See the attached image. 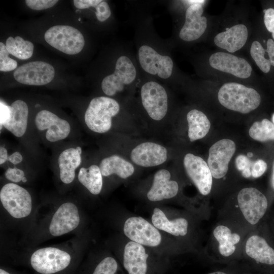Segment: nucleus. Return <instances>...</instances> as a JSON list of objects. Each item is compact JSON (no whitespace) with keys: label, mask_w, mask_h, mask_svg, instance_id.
Here are the masks:
<instances>
[{"label":"nucleus","mask_w":274,"mask_h":274,"mask_svg":"<svg viewBox=\"0 0 274 274\" xmlns=\"http://www.w3.org/2000/svg\"><path fill=\"white\" fill-rule=\"evenodd\" d=\"M247 156L248 157H251L252 156V154L251 153H249Z\"/></svg>","instance_id":"nucleus-50"},{"label":"nucleus","mask_w":274,"mask_h":274,"mask_svg":"<svg viewBox=\"0 0 274 274\" xmlns=\"http://www.w3.org/2000/svg\"><path fill=\"white\" fill-rule=\"evenodd\" d=\"M148 257L143 245L130 241L124 247L123 266L128 274H149Z\"/></svg>","instance_id":"nucleus-20"},{"label":"nucleus","mask_w":274,"mask_h":274,"mask_svg":"<svg viewBox=\"0 0 274 274\" xmlns=\"http://www.w3.org/2000/svg\"><path fill=\"white\" fill-rule=\"evenodd\" d=\"M35 121L39 130H46L45 137L50 142L64 140L71 132V126L67 121L48 110H43L39 112Z\"/></svg>","instance_id":"nucleus-15"},{"label":"nucleus","mask_w":274,"mask_h":274,"mask_svg":"<svg viewBox=\"0 0 274 274\" xmlns=\"http://www.w3.org/2000/svg\"><path fill=\"white\" fill-rule=\"evenodd\" d=\"M71 262L67 252L56 248L40 249L31 256V267L39 274H57L66 269Z\"/></svg>","instance_id":"nucleus-7"},{"label":"nucleus","mask_w":274,"mask_h":274,"mask_svg":"<svg viewBox=\"0 0 274 274\" xmlns=\"http://www.w3.org/2000/svg\"><path fill=\"white\" fill-rule=\"evenodd\" d=\"M10 113L8 119L2 125L17 137H21L25 134L27 127L28 108L23 100L18 99L11 106Z\"/></svg>","instance_id":"nucleus-23"},{"label":"nucleus","mask_w":274,"mask_h":274,"mask_svg":"<svg viewBox=\"0 0 274 274\" xmlns=\"http://www.w3.org/2000/svg\"><path fill=\"white\" fill-rule=\"evenodd\" d=\"M0 274H11V273H10V272L7 271L6 270L1 268L0 269Z\"/></svg>","instance_id":"nucleus-46"},{"label":"nucleus","mask_w":274,"mask_h":274,"mask_svg":"<svg viewBox=\"0 0 274 274\" xmlns=\"http://www.w3.org/2000/svg\"><path fill=\"white\" fill-rule=\"evenodd\" d=\"M95 8L96 9V17L100 22L105 21L111 15V11L109 5L105 1H101Z\"/></svg>","instance_id":"nucleus-36"},{"label":"nucleus","mask_w":274,"mask_h":274,"mask_svg":"<svg viewBox=\"0 0 274 274\" xmlns=\"http://www.w3.org/2000/svg\"><path fill=\"white\" fill-rule=\"evenodd\" d=\"M5 177L13 182L18 183L22 181L24 177V172L17 167H9L5 172Z\"/></svg>","instance_id":"nucleus-37"},{"label":"nucleus","mask_w":274,"mask_h":274,"mask_svg":"<svg viewBox=\"0 0 274 274\" xmlns=\"http://www.w3.org/2000/svg\"><path fill=\"white\" fill-rule=\"evenodd\" d=\"M183 165L187 175L199 192L203 195L209 194L213 176L208 163L201 157L188 153L184 157Z\"/></svg>","instance_id":"nucleus-13"},{"label":"nucleus","mask_w":274,"mask_h":274,"mask_svg":"<svg viewBox=\"0 0 274 274\" xmlns=\"http://www.w3.org/2000/svg\"><path fill=\"white\" fill-rule=\"evenodd\" d=\"M118 269L116 260L112 257H107L94 267L90 274H117Z\"/></svg>","instance_id":"nucleus-33"},{"label":"nucleus","mask_w":274,"mask_h":274,"mask_svg":"<svg viewBox=\"0 0 274 274\" xmlns=\"http://www.w3.org/2000/svg\"><path fill=\"white\" fill-rule=\"evenodd\" d=\"M6 45L0 42V71L9 72L14 70L17 66V61L9 57Z\"/></svg>","instance_id":"nucleus-34"},{"label":"nucleus","mask_w":274,"mask_h":274,"mask_svg":"<svg viewBox=\"0 0 274 274\" xmlns=\"http://www.w3.org/2000/svg\"><path fill=\"white\" fill-rule=\"evenodd\" d=\"M253 162L248 156L243 154L237 156L235 161L237 169L241 172L247 168L251 169Z\"/></svg>","instance_id":"nucleus-40"},{"label":"nucleus","mask_w":274,"mask_h":274,"mask_svg":"<svg viewBox=\"0 0 274 274\" xmlns=\"http://www.w3.org/2000/svg\"><path fill=\"white\" fill-rule=\"evenodd\" d=\"M79 222L77 207L72 202H65L59 207L53 215L49 231L53 236H60L75 229Z\"/></svg>","instance_id":"nucleus-17"},{"label":"nucleus","mask_w":274,"mask_h":274,"mask_svg":"<svg viewBox=\"0 0 274 274\" xmlns=\"http://www.w3.org/2000/svg\"><path fill=\"white\" fill-rule=\"evenodd\" d=\"M8 152L7 149L3 147H0V164L2 165L8 160Z\"/></svg>","instance_id":"nucleus-44"},{"label":"nucleus","mask_w":274,"mask_h":274,"mask_svg":"<svg viewBox=\"0 0 274 274\" xmlns=\"http://www.w3.org/2000/svg\"><path fill=\"white\" fill-rule=\"evenodd\" d=\"M104 177L116 175L122 179L131 177L135 173V165L124 156L113 154L102 158L99 164Z\"/></svg>","instance_id":"nucleus-21"},{"label":"nucleus","mask_w":274,"mask_h":274,"mask_svg":"<svg viewBox=\"0 0 274 274\" xmlns=\"http://www.w3.org/2000/svg\"><path fill=\"white\" fill-rule=\"evenodd\" d=\"M138 57L141 67L147 73L164 79L172 75L174 63L169 56L160 54L151 46L144 45L140 47Z\"/></svg>","instance_id":"nucleus-11"},{"label":"nucleus","mask_w":274,"mask_h":274,"mask_svg":"<svg viewBox=\"0 0 274 274\" xmlns=\"http://www.w3.org/2000/svg\"><path fill=\"white\" fill-rule=\"evenodd\" d=\"M209 274H227V273L222 271H215V272L210 273Z\"/></svg>","instance_id":"nucleus-48"},{"label":"nucleus","mask_w":274,"mask_h":274,"mask_svg":"<svg viewBox=\"0 0 274 274\" xmlns=\"http://www.w3.org/2000/svg\"><path fill=\"white\" fill-rule=\"evenodd\" d=\"M21 181H22L23 183H25L27 181V179L25 177H24Z\"/></svg>","instance_id":"nucleus-49"},{"label":"nucleus","mask_w":274,"mask_h":274,"mask_svg":"<svg viewBox=\"0 0 274 274\" xmlns=\"http://www.w3.org/2000/svg\"><path fill=\"white\" fill-rule=\"evenodd\" d=\"M247 38V27L244 24H237L217 34L214 43L219 48L233 53L244 46Z\"/></svg>","instance_id":"nucleus-22"},{"label":"nucleus","mask_w":274,"mask_h":274,"mask_svg":"<svg viewBox=\"0 0 274 274\" xmlns=\"http://www.w3.org/2000/svg\"><path fill=\"white\" fill-rule=\"evenodd\" d=\"M1 125H2L9 118L10 108V106L5 105L1 101Z\"/></svg>","instance_id":"nucleus-42"},{"label":"nucleus","mask_w":274,"mask_h":274,"mask_svg":"<svg viewBox=\"0 0 274 274\" xmlns=\"http://www.w3.org/2000/svg\"><path fill=\"white\" fill-rule=\"evenodd\" d=\"M136 77V70L130 59L122 55L117 60L114 72L102 80L101 88L103 92L111 97L123 92L126 87L133 83Z\"/></svg>","instance_id":"nucleus-6"},{"label":"nucleus","mask_w":274,"mask_h":274,"mask_svg":"<svg viewBox=\"0 0 274 274\" xmlns=\"http://www.w3.org/2000/svg\"><path fill=\"white\" fill-rule=\"evenodd\" d=\"M82 149L70 148L63 150L58 159L59 168V177L61 181L65 184L72 183L75 177V170L81 163Z\"/></svg>","instance_id":"nucleus-24"},{"label":"nucleus","mask_w":274,"mask_h":274,"mask_svg":"<svg viewBox=\"0 0 274 274\" xmlns=\"http://www.w3.org/2000/svg\"><path fill=\"white\" fill-rule=\"evenodd\" d=\"M271 185L272 187L274 188V164H273V173L271 178Z\"/></svg>","instance_id":"nucleus-47"},{"label":"nucleus","mask_w":274,"mask_h":274,"mask_svg":"<svg viewBox=\"0 0 274 274\" xmlns=\"http://www.w3.org/2000/svg\"><path fill=\"white\" fill-rule=\"evenodd\" d=\"M79 181L92 194H99L103 185L102 175L100 168L96 164L81 167L79 172Z\"/></svg>","instance_id":"nucleus-29"},{"label":"nucleus","mask_w":274,"mask_h":274,"mask_svg":"<svg viewBox=\"0 0 274 274\" xmlns=\"http://www.w3.org/2000/svg\"><path fill=\"white\" fill-rule=\"evenodd\" d=\"M210 65L220 71L230 74L240 78H248L252 67L245 59L223 52L215 53L209 58Z\"/></svg>","instance_id":"nucleus-16"},{"label":"nucleus","mask_w":274,"mask_h":274,"mask_svg":"<svg viewBox=\"0 0 274 274\" xmlns=\"http://www.w3.org/2000/svg\"><path fill=\"white\" fill-rule=\"evenodd\" d=\"M0 199L4 208L14 218H24L31 212V196L25 189L18 185H5L0 191Z\"/></svg>","instance_id":"nucleus-8"},{"label":"nucleus","mask_w":274,"mask_h":274,"mask_svg":"<svg viewBox=\"0 0 274 274\" xmlns=\"http://www.w3.org/2000/svg\"><path fill=\"white\" fill-rule=\"evenodd\" d=\"M272 121L273 122V123L274 124V113L272 114Z\"/></svg>","instance_id":"nucleus-51"},{"label":"nucleus","mask_w":274,"mask_h":274,"mask_svg":"<svg viewBox=\"0 0 274 274\" xmlns=\"http://www.w3.org/2000/svg\"><path fill=\"white\" fill-rule=\"evenodd\" d=\"M121 106L115 99L107 96L92 98L84 114L87 127L97 133L109 132L113 127V119L120 113Z\"/></svg>","instance_id":"nucleus-1"},{"label":"nucleus","mask_w":274,"mask_h":274,"mask_svg":"<svg viewBox=\"0 0 274 274\" xmlns=\"http://www.w3.org/2000/svg\"><path fill=\"white\" fill-rule=\"evenodd\" d=\"M235 150L234 142L226 139L217 141L210 147L208 165L213 177L221 179L225 176Z\"/></svg>","instance_id":"nucleus-14"},{"label":"nucleus","mask_w":274,"mask_h":274,"mask_svg":"<svg viewBox=\"0 0 274 274\" xmlns=\"http://www.w3.org/2000/svg\"><path fill=\"white\" fill-rule=\"evenodd\" d=\"M188 136L190 142L204 138L209 132L211 123L207 116L201 111L192 109L187 114Z\"/></svg>","instance_id":"nucleus-27"},{"label":"nucleus","mask_w":274,"mask_h":274,"mask_svg":"<svg viewBox=\"0 0 274 274\" xmlns=\"http://www.w3.org/2000/svg\"><path fill=\"white\" fill-rule=\"evenodd\" d=\"M22 155L19 152H15L9 156L8 160L12 164L16 165L22 162Z\"/></svg>","instance_id":"nucleus-43"},{"label":"nucleus","mask_w":274,"mask_h":274,"mask_svg":"<svg viewBox=\"0 0 274 274\" xmlns=\"http://www.w3.org/2000/svg\"><path fill=\"white\" fill-rule=\"evenodd\" d=\"M264 22L267 30L272 33L274 39V9L266 10L264 15Z\"/></svg>","instance_id":"nucleus-39"},{"label":"nucleus","mask_w":274,"mask_h":274,"mask_svg":"<svg viewBox=\"0 0 274 274\" xmlns=\"http://www.w3.org/2000/svg\"><path fill=\"white\" fill-rule=\"evenodd\" d=\"M249 134L251 138L260 142L274 140V124L267 119L256 121L251 126Z\"/></svg>","instance_id":"nucleus-32"},{"label":"nucleus","mask_w":274,"mask_h":274,"mask_svg":"<svg viewBox=\"0 0 274 274\" xmlns=\"http://www.w3.org/2000/svg\"><path fill=\"white\" fill-rule=\"evenodd\" d=\"M101 2V0H74L73 1L75 7L79 9L90 7L95 8Z\"/></svg>","instance_id":"nucleus-41"},{"label":"nucleus","mask_w":274,"mask_h":274,"mask_svg":"<svg viewBox=\"0 0 274 274\" xmlns=\"http://www.w3.org/2000/svg\"><path fill=\"white\" fill-rule=\"evenodd\" d=\"M250 54L259 68L264 73L269 72L271 65L274 66V42L269 39L264 49L258 41H254L250 48Z\"/></svg>","instance_id":"nucleus-28"},{"label":"nucleus","mask_w":274,"mask_h":274,"mask_svg":"<svg viewBox=\"0 0 274 274\" xmlns=\"http://www.w3.org/2000/svg\"><path fill=\"white\" fill-rule=\"evenodd\" d=\"M18 82L29 85H44L50 83L55 76V70L50 64L36 61L25 63L14 72Z\"/></svg>","instance_id":"nucleus-12"},{"label":"nucleus","mask_w":274,"mask_h":274,"mask_svg":"<svg viewBox=\"0 0 274 274\" xmlns=\"http://www.w3.org/2000/svg\"><path fill=\"white\" fill-rule=\"evenodd\" d=\"M213 234L219 243V251L221 255L228 257L234 252L235 245L241 238L238 234L232 233L227 226L219 225L215 228Z\"/></svg>","instance_id":"nucleus-30"},{"label":"nucleus","mask_w":274,"mask_h":274,"mask_svg":"<svg viewBox=\"0 0 274 274\" xmlns=\"http://www.w3.org/2000/svg\"><path fill=\"white\" fill-rule=\"evenodd\" d=\"M186 2L187 3L190 4L191 5L193 4H203L206 1H202V0H195V1H184Z\"/></svg>","instance_id":"nucleus-45"},{"label":"nucleus","mask_w":274,"mask_h":274,"mask_svg":"<svg viewBox=\"0 0 274 274\" xmlns=\"http://www.w3.org/2000/svg\"><path fill=\"white\" fill-rule=\"evenodd\" d=\"M58 2L57 0H26L25 3L31 9L42 10L53 7Z\"/></svg>","instance_id":"nucleus-35"},{"label":"nucleus","mask_w":274,"mask_h":274,"mask_svg":"<svg viewBox=\"0 0 274 274\" xmlns=\"http://www.w3.org/2000/svg\"><path fill=\"white\" fill-rule=\"evenodd\" d=\"M202 5L196 4L190 5L185 13V21L179 32L181 39L191 42L199 38L207 27V19L202 16Z\"/></svg>","instance_id":"nucleus-18"},{"label":"nucleus","mask_w":274,"mask_h":274,"mask_svg":"<svg viewBox=\"0 0 274 274\" xmlns=\"http://www.w3.org/2000/svg\"><path fill=\"white\" fill-rule=\"evenodd\" d=\"M140 96L142 107L152 125L162 124L166 120L169 109L168 96L165 88L156 82H147L141 88Z\"/></svg>","instance_id":"nucleus-3"},{"label":"nucleus","mask_w":274,"mask_h":274,"mask_svg":"<svg viewBox=\"0 0 274 274\" xmlns=\"http://www.w3.org/2000/svg\"><path fill=\"white\" fill-rule=\"evenodd\" d=\"M6 48L9 53L20 59H27L31 57L34 46L28 41L19 36L9 37L6 42Z\"/></svg>","instance_id":"nucleus-31"},{"label":"nucleus","mask_w":274,"mask_h":274,"mask_svg":"<svg viewBox=\"0 0 274 274\" xmlns=\"http://www.w3.org/2000/svg\"><path fill=\"white\" fill-rule=\"evenodd\" d=\"M153 225L157 229L175 236H184L187 233L188 223L183 218L169 220L163 212L155 208L152 216Z\"/></svg>","instance_id":"nucleus-26"},{"label":"nucleus","mask_w":274,"mask_h":274,"mask_svg":"<svg viewBox=\"0 0 274 274\" xmlns=\"http://www.w3.org/2000/svg\"><path fill=\"white\" fill-rule=\"evenodd\" d=\"M245 250L250 257L258 262L274 264V250L264 238L259 235H252L247 239Z\"/></svg>","instance_id":"nucleus-25"},{"label":"nucleus","mask_w":274,"mask_h":274,"mask_svg":"<svg viewBox=\"0 0 274 274\" xmlns=\"http://www.w3.org/2000/svg\"><path fill=\"white\" fill-rule=\"evenodd\" d=\"M168 155L167 148L162 144L145 141L131 147L126 157L136 166L150 168L165 163Z\"/></svg>","instance_id":"nucleus-5"},{"label":"nucleus","mask_w":274,"mask_h":274,"mask_svg":"<svg viewBox=\"0 0 274 274\" xmlns=\"http://www.w3.org/2000/svg\"><path fill=\"white\" fill-rule=\"evenodd\" d=\"M123 232L131 241L143 246L156 247L161 242L157 228L141 217L128 218L124 223Z\"/></svg>","instance_id":"nucleus-10"},{"label":"nucleus","mask_w":274,"mask_h":274,"mask_svg":"<svg viewBox=\"0 0 274 274\" xmlns=\"http://www.w3.org/2000/svg\"><path fill=\"white\" fill-rule=\"evenodd\" d=\"M171 177L170 172L166 168H161L154 174L152 186L147 193L150 201H159L177 195L179 185Z\"/></svg>","instance_id":"nucleus-19"},{"label":"nucleus","mask_w":274,"mask_h":274,"mask_svg":"<svg viewBox=\"0 0 274 274\" xmlns=\"http://www.w3.org/2000/svg\"><path fill=\"white\" fill-rule=\"evenodd\" d=\"M46 42L58 50L68 55L79 53L83 49L85 40L77 28L68 25H55L45 32Z\"/></svg>","instance_id":"nucleus-4"},{"label":"nucleus","mask_w":274,"mask_h":274,"mask_svg":"<svg viewBox=\"0 0 274 274\" xmlns=\"http://www.w3.org/2000/svg\"><path fill=\"white\" fill-rule=\"evenodd\" d=\"M267 163L262 159L253 162L251 167V175L254 178L261 176L267 169Z\"/></svg>","instance_id":"nucleus-38"},{"label":"nucleus","mask_w":274,"mask_h":274,"mask_svg":"<svg viewBox=\"0 0 274 274\" xmlns=\"http://www.w3.org/2000/svg\"><path fill=\"white\" fill-rule=\"evenodd\" d=\"M237 202L244 218L252 225L257 224L263 217L268 206L265 196L253 187L242 189L238 193Z\"/></svg>","instance_id":"nucleus-9"},{"label":"nucleus","mask_w":274,"mask_h":274,"mask_svg":"<svg viewBox=\"0 0 274 274\" xmlns=\"http://www.w3.org/2000/svg\"><path fill=\"white\" fill-rule=\"evenodd\" d=\"M218 98L225 108L243 114L257 109L261 97L254 89L235 82L227 83L219 90Z\"/></svg>","instance_id":"nucleus-2"}]
</instances>
